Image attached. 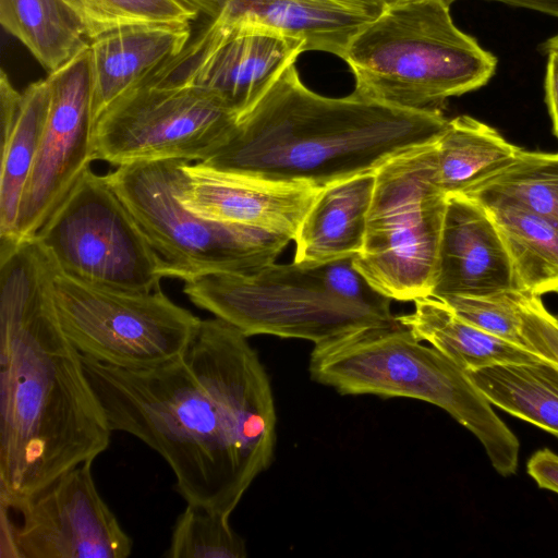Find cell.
Returning <instances> with one entry per match:
<instances>
[{"mask_svg":"<svg viewBox=\"0 0 558 558\" xmlns=\"http://www.w3.org/2000/svg\"><path fill=\"white\" fill-rule=\"evenodd\" d=\"M0 22L49 73L89 45L78 17L62 0H0Z\"/></svg>","mask_w":558,"mask_h":558,"instance_id":"obj_23","label":"cell"},{"mask_svg":"<svg viewBox=\"0 0 558 558\" xmlns=\"http://www.w3.org/2000/svg\"><path fill=\"white\" fill-rule=\"evenodd\" d=\"M311 378L341 395L404 397L448 412L482 444L497 473L517 472L520 442L468 373L398 319L314 344Z\"/></svg>","mask_w":558,"mask_h":558,"instance_id":"obj_5","label":"cell"},{"mask_svg":"<svg viewBox=\"0 0 558 558\" xmlns=\"http://www.w3.org/2000/svg\"><path fill=\"white\" fill-rule=\"evenodd\" d=\"M442 112L395 108L355 92L318 95L288 66L241 116L203 165L272 182L324 189L376 172L391 158L438 140Z\"/></svg>","mask_w":558,"mask_h":558,"instance_id":"obj_3","label":"cell"},{"mask_svg":"<svg viewBox=\"0 0 558 558\" xmlns=\"http://www.w3.org/2000/svg\"><path fill=\"white\" fill-rule=\"evenodd\" d=\"M183 292L246 337L272 335L318 344L397 320L390 299L354 266V256L318 263L268 265L252 274L210 272Z\"/></svg>","mask_w":558,"mask_h":558,"instance_id":"obj_4","label":"cell"},{"mask_svg":"<svg viewBox=\"0 0 558 558\" xmlns=\"http://www.w3.org/2000/svg\"><path fill=\"white\" fill-rule=\"evenodd\" d=\"M47 78L48 116L22 197L15 235L11 242L0 243L33 239L96 160L87 50Z\"/></svg>","mask_w":558,"mask_h":558,"instance_id":"obj_14","label":"cell"},{"mask_svg":"<svg viewBox=\"0 0 558 558\" xmlns=\"http://www.w3.org/2000/svg\"><path fill=\"white\" fill-rule=\"evenodd\" d=\"M436 145L439 183L447 195L465 193L509 166L522 149L465 114L448 120Z\"/></svg>","mask_w":558,"mask_h":558,"instance_id":"obj_21","label":"cell"},{"mask_svg":"<svg viewBox=\"0 0 558 558\" xmlns=\"http://www.w3.org/2000/svg\"><path fill=\"white\" fill-rule=\"evenodd\" d=\"M466 373L493 405L558 437L557 365L543 359Z\"/></svg>","mask_w":558,"mask_h":558,"instance_id":"obj_22","label":"cell"},{"mask_svg":"<svg viewBox=\"0 0 558 558\" xmlns=\"http://www.w3.org/2000/svg\"><path fill=\"white\" fill-rule=\"evenodd\" d=\"M187 162H134L106 174L162 260L166 278L185 282L210 272L252 274L274 264L289 235L205 219L180 202Z\"/></svg>","mask_w":558,"mask_h":558,"instance_id":"obj_7","label":"cell"},{"mask_svg":"<svg viewBox=\"0 0 558 558\" xmlns=\"http://www.w3.org/2000/svg\"><path fill=\"white\" fill-rule=\"evenodd\" d=\"M34 239L59 271L104 287L160 289L165 266L106 175L90 167Z\"/></svg>","mask_w":558,"mask_h":558,"instance_id":"obj_9","label":"cell"},{"mask_svg":"<svg viewBox=\"0 0 558 558\" xmlns=\"http://www.w3.org/2000/svg\"><path fill=\"white\" fill-rule=\"evenodd\" d=\"M229 518L204 506L187 504L177 518L167 558H245V541Z\"/></svg>","mask_w":558,"mask_h":558,"instance_id":"obj_27","label":"cell"},{"mask_svg":"<svg viewBox=\"0 0 558 558\" xmlns=\"http://www.w3.org/2000/svg\"><path fill=\"white\" fill-rule=\"evenodd\" d=\"M217 22L256 21L343 57L350 39L385 9L380 0H180Z\"/></svg>","mask_w":558,"mask_h":558,"instance_id":"obj_17","label":"cell"},{"mask_svg":"<svg viewBox=\"0 0 558 558\" xmlns=\"http://www.w3.org/2000/svg\"><path fill=\"white\" fill-rule=\"evenodd\" d=\"M380 1L385 4V7H388V5H395V4L411 2V1H415V0H380ZM444 1H446L449 4H451L456 0H444Z\"/></svg>","mask_w":558,"mask_h":558,"instance_id":"obj_34","label":"cell"},{"mask_svg":"<svg viewBox=\"0 0 558 558\" xmlns=\"http://www.w3.org/2000/svg\"><path fill=\"white\" fill-rule=\"evenodd\" d=\"M463 195L484 207H517L558 222V153L521 149L509 166Z\"/></svg>","mask_w":558,"mask_h":558,"instance_id":"obj_26","label":"cell"},{"mask_svg":"<svg viewBox=\"0 0 558 558\" xmlns=\"http://www.w3.org/2000/svg\"><path fill=\"white\" fill-rule=\"evenodd\" d=\"M436 142L407 150L375 172L354 266L390 300L430 295L448 197L439 183Z\"/></svg>","mask_w":558,"mask_h":558,"instance_id":"obj_8","label":"cell"},{"mask_svg":"<svg viewBox=\"0 0 558 558\" xmlns=\"http://www.w3.org/2000/svg\"><path fill=\"white\" fill-rule=\"evenodd\" d=\"M555 316H556V318H557V320H558V314H557V315H555Z\"/></svg>","mask_w":558,"mask_h":558,"instance_id":"obj_35","label":"cell"},{"mask_svg":"<svg viewBox=\"0 0 558 558\" xmlns=\"http://www.w3.org/2000/svg\"><path fill=\"white\" fill-rule=\"evenodd\" d=\"M11 130L1 135L0 242L14 239L19 210L39 147L50 104L48 78L29 84Z\"/></svg>","mask_w":558,"mask_h":558,"instance_id":"obj_24","label":"cell"},{"mask_svg":"<svg viewBox=\"0 0 558 558\" xmlns=\"http://www.w3.org/2000/svg\"><path fill=\"white\" fill-rule=\"evenodd\" d=\"M527 474L538 487L558 494V454L544 448L535 451L526 464Z\"/></svg>","mask_w":558,"mask_h":558,"instance_id":"obj_31","label":"cell"},{"mask_svg":"<svg viewBox=\"0 0 558 558\" xmlns=\"http://www.w3.org/2000/svg\"><path fill=\"white\" fill-rule=\"evenodd\" d=\"M238 117L214 92L190 85L142 83L96 121V159L113 166L208 158Z\"/></svg>","mask_w":558,"mask_h":558,"instance_id":"obj_11","label":"cell"},{"mask_svg":"<svg viewBox=\"0 0 558 558\" xmlns=\"http://www.w3.org/2000/svg\"><path fill=\"white\" fill-rule=\"evenodd\" d=\"M444 0L388 5L348 43L354 92L410 111L442 112L445 101L485 86L497 58L453 22Z\"/></svg>","mask_w":558,"mask_h":558,"instance_id":"obj_6","label":"cell"},{"mask_svg":"<svg viewBox=\"0 0 558 558\" xmlns=\"http://www.w3.org/2000/svg\"><path fill=\"white\" fill-rule=\"evenodd\" d=\"M519 291L511 260L487 209L450 194L437 255L432 298L488 296Z\"/></svg>","mask_w":558,"mask_h":558,"instance_id":"obj_16","label":"cell"},{"mask_svg":"<svg viewBox=\"0 0 558 558\" xmlns=\"http://www.w3.org/2000/svg\"><path fill=\"white\" fill-rule=\"evenodd\" d=\"M304 51L303 39L260 22L205 20L179 54L141 83L208 89L239 119Z\"/></svg>","mask_w":558,"mask_h":558,"instance_id":"obj_13","label":"cell"},{"mask_svg":"<svg viewBox=\"0 0 558 558\" xmlns=\"http://www.w3.org/2000/svg\"><path fill=\"white\" fill-rule=\"evenodd\" d=\"M58 267L33 238L0 244V500L107 450L111 428L54 305Z\"/></svg>","mask_w":558,"mask_h":558,"instance_id":"obj_2","label":"cell"},{"mask_svg":"<svg viewBox=\"0 0 558 558\" xmlns=\"http://www.w3.org/2000/svg\"><path fill=\"white\" fill-rule=\"evenodd\" d=\"M247 338L214 316L201 319L181 353L150 367L82 355L111 430L156 451L186 504L227 517L268 470L276 446L270 380Z\"/></svg>","mask_w":558,"mask_h":558,"instance_id":"obj_1","label":"cell"},{"mask_svg":"<svg viewBox=\"0 0 558 558\" xmlns=\"http://www.w3.org/2000/svg\"><path fill=\"white\" fill-rule=\"evenodd\" d=\"M414 312L397 316L420 341L428 342L465 372L496 364L534 363L542 356L527 348L492 335L458 316L441 300L414 301Z\"/></svg>","mask_w":558,"mask_h":558,"instance_id":"obj_20","label":"cell"},{"mask_svg":"<svg viewBox=\"0 0 558 558\" xmlns=\"http://www.w3.org/2000/svg\"><path fill=\"white\" fill-rule=\"evenodd\" d=\"M544 89L545 102L551 119L553 132L558 138V49L548 50Z\"/></svg>","mask_w":558,"mask_h":558,"instance_id":"obj_32","label":"cell"},{"mask_svg":"<svg viewBox=\"0 0 558 558\" xmlns=\"http://www.w3.org/2000/svg\"><path fill=\"white\" fill-rule=\"evenodd\" d=\"M53 295L63 332L78 352L120 367H150L177 356L201 322L161 289H114L59 270Z\"/></svg>","mask_w":558,"mask_h":558,"instance_id":"obj_10","label":"cell"},{"mask_svg":"<svg viewBox=\"0 0 558 558\" xmlns=\"http://www.w3.org/2000/svg\"><path fill=\"white\" fill-rule=\"evenodd\" d=\"M86 461L37 493L1 502V557L126 558L133 548Z\"/></svg>","mask_w":558,"mask_h":558,"instance_id":"obj_12","label":"cell"},{"mask_svg":"<svg viewBox=\"0 0 558 558\" xmlns=\"http://www.w3.org/2000/svg\"><path fill=\"white\" fill-rule=\"evenodd\" d=\"M318 191L187 162L179 199L205 219L263 228L293 240Z\"/></svg>","mask_w":558,"mask_h":558,"instance_id":"obj_15","label":"cell"},{"mask_svg":"<svg viewBox=\"0 0 558 558\" xmlns=\"http://www.w3.org/2000/svg\"><path fill=\"white\" fill-rule=\"evenodd\" d=\"M519 292L513 291L488 296L451 295L441 299V301L468 323L526 348L521 329L518 305Z\"/></svg>","mask_w":558,"mask_h":558,"instance_id":"obj_29","label":"cell"},{"mask_svg":"<svg viewBox=\"0 0 558 558\" xmlns=\"http://www.w3.org/2000/svg\"><path fill=\"white\" fill-rule=\"evenodd\" d=\"M521 329L527 349L558 366V320L541 296L518 293Z\"/></svg>","mask_w":558,"mask_h":558,"instance_id":"obj_30","label":"cell"},{"mask_svg":"<svg viewBox=\"0 0 558 558\" xmlns=\"http://www.w3.org/2000/svg\"><path fill=\"white\" fill-rule=\"evenodd\" d=\"M192 34V23H147L121 26L90 39L93 125L114 101L179 54Z\"/></svg>","mask_w":558,"mask_h":558,"instance_id":"obj_18","label":"cell"},{"mask_svg":"<svg viewBox=\"0 0 558 558\" xmlns=\"http://www.w3.org/2000/svg\"><path fill=\"white\" fill-rule=\"evenodd\" d=\"M375 172L320 189L296 234L294 262L318 263L356 255L364 243Z\"/></svg>","mask_w":558,"mask_h":558,"instance_id":"obj_19","label":"cell"},{"mask_svg":"<svg viewBox=\"0 0 558 558\" xmlns=\"http://www.w3.org/2000/svg\"><path fill=\"white\" fill-rule=\"evenodd\" d=\"M485 208L507 248L519 291L558 293V222L517 207Z\"/></svg>","mask_w":558,"mask_h":558,"instance_id":"obj_25","label":"cell"},{"mask_svg":"<svg viewBox=\"0 0 558 558\" xmlns=\"http://www.w3.org/2000/svg\"><path fill=\"white\" fill-rule=\"evenodd\" d=\"M558 49V33L547 38L542 45L541 50L545 53L548 50Z\"/></svg>","mask_w":558,"mask_h":558,"instance_id":"obj_33","label":"cell"},{"mask_svg":"<svg viewBox=\"0 0 558 558\" xmlns=\"http://www.w3.org/2000/svg\"><path fill=\"white\" fill-rule=\"evenodd\" d=\"M88 39L111 29L147 23H192L198 15L180 0H62Z\"/></svg>","mask_w":558,"mask_h":558,"instance_id":"obj_28","label":"cell"}]
</instances>
